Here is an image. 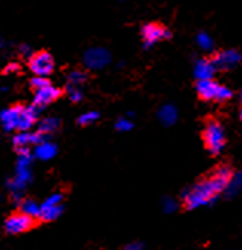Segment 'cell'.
I'll list each match as a JSON object with an SVG mask.
<instances>
[{
  "label": "cell",
  "instance_id": "obj_1",
  "mask_svg": "<svg viewBox=\"0 0 242 250\" xmlns=\"http://www.w3.org/2000/svg\"><path fill=\"white\" fill-rule=\"evenodd\" d=\"M233 170L228 166H219L210 177L196 183L192 188H185L181 192V200L187 210H195L204 206H213L219 195L224 192L228 180L232 178Z\"/></svg>",
  "mask_w": 242,
  "mask_h": 250
},
{
  "label": "cell",
  "instance_id": "obj_2",
  "mask_svg": "<svg viewBox=\"0 0 242 250\" xmlns=\"http://www.w3.org/2000/svg\"><path fill=\"white\" fill-rule=\"evenodd\" d=\"M5 130H29L37 122V106L14 104L0 114Z\"/></svg>",
  "mask_w": 242,
  "mask_h": 250
},
{
  "label": "cell",
  "instance_id": "obj_3",
  "mask_svg": "<svg viewBox=\"0 0 242 250\" xmlns=\"http://www.w3.org/2000/svg\"><path fill=\"white\" fill-rule=\"evenodd\" d=\"M196 92L205 102H227L233 97V91L213 79L196 80Z\"/></svg>",
  "mask_w": 242,
  "mask_h": 250
},
{
  "label": "cell",
  "instance_id": "obj_4",
  "mask_svg": "<svg viewBox=\"0 0 242 250\" xmlns=\"http://www.w3.org/2000/svg\"><path fill=\"white\" fill-rule=\"evenodd\" d=\"M202 138H204L205 147L208 149V152H210L212 155H219L225 147L224 127L216 120H212L205 125L204 132H202Z\"/></svg>",
  "mask_w": 242,
  "mask_h": 250
},
{
  "label": "cell",
  "instance_id": "obj_5",
  "mask_svg": "<svg viewBox=\"0 0 242 250\" xmlns=\"http://www.w3.org/2000/svg\"><path fill=\"white\" fill-rule=\"evenodd\" d=\"M141 39H142V48L150 49L161 40L172 39V32L166 26L160 23H146L141 28Z\"/></svg>",
  "mask_w": 242,
  "mask_h": 250
},
{
  "label": "cell",
  "instance_id": "obj_6",
  "mask_svg": "<svg viewBox=\"0 0 242 250\" xmlns=\"http://www.w3.org/2000/svg\"><path fill=\"white\" fill-rule=\"evenodd\" d=\"M36 226V218L25 212L11 213L5 221V230L11 235H19L31 230Z\"/></svg>",
  "mask_w": 242,
  "mask_h": 250
},
{
  "label": "cell",
  "instance_id": "obj_7",
  "mask_svg": "<svg viewBox=\"0 0 242 250\" xmlns=\"http://www.w3.org/2000/svg\"><path fill=\"white\" fill-rule=\"evenodd\" d=\"M111 52L104 48H100V46H95V48H91L84 52V57H83V63L87 69H94V71H98V69H103L106 68L109 63H111Z\"/></svg>",
  "mask_w": 242,
  "mask_h": 250
},
{
  "label": "cell",
  "instance_id": "obj_8",
  "mask_svg": "<svg viewBox=\"0 0 242 250\" xmlns=\"http://www.w3.org/2000/svg\"><path fill=\"white\" fill-rule=\"evenodd\" d=\"M54 59L49 52L46 51H39L36 54H32L29 59V69L32 71L34 75H41V77H46L54 71Z\"/></svg>",
  "mask_w": 242,
  "mask_h": 250
},
{
  "label": "cell",
  "instance_id": "obj_9",
  "mask_svg": "<svg viewBox=\"0 0 242 250\" xmlns=\"http://www.w3.org/2000/svg\"><path fill=\"white\" fill-rule=\"evenodd\" d=\"M212 62L218 71H228L236 68L242 62V54L238 49H224L221 52H216L212 57Z\"/></svg>",
  "mask_w": 242,
  "mask_h": 250
},
{
  "label": "cell",
  "instance_id": "obj_10",
  "mask_svg": "<svg viewBox=\"0 0 242 250\" xmlns=\"http://www.w3.org/2000/svg\"><path fill=\"white\" fill-rule=\"evenodd\" d=\"M34 91H36V94H34V106H37V107L48 106L52 102H56L61 95V91L59 88H54V86H51V83L46 84V86H43V88L34 89Z\"/></svg>",
  "mask_w": 242,
  "mask_h": 250
},
{
  "label": "cell",
  "instance_id": "obj_11",
  "mask_svg": "<svg viewBox=\"0 0 242 250\" xmlns=\"http://www.w3.org/2000/svg\"><path fill=\"white\" fill-rule=\"evenodd\" d=\"M216 68L212 62V59H196L193 63V75L196 80H207L213 79L216 74Z\"/></svg>",
  "mask_w": 242,
  "mask_h": 250
},
{
  "label": "cell",
  "instance_id": "obj_12",
  "mask_svg": "<svg viewBox=\"0 0 242 250\" xmlns=\"http://www.w3.org/2000/svg\"><path fill=\"white\" fill-rule=\"evenodd\" d=\"M43 140H46V134L40 132H28V130H20L14 137V146L19 147H29L31 145H39Z\"/></svg>",
  "mask_w": 242,
  "mask_h": 250
},
{
  "label": "cell",
  "instance_id": "obj_13",
  "mask_svg": "<svg viewBox=\"0 0 242 250\" xmlns=\"http://www.w3.org/2000/svg\"><path fill=\"white\" fill-rule=\"evenodd\" d=\"M158 120L162 126H173L175 123L178 122V118H180V112H178V107L172 104V103H166V104H162L160 109H158Z\"/></svg>",
  "mask_w": 242,
  "mask_h": 250
},
{
  "label": "cell",
  "instance_id": "obj_14",
  "mask_svg": "<svg viewBox=\"0 0 242 250\" xmlns=\"http://www.w3.org/2000/svg\"><path fill=\"white\" fill-rule=\"evenodd\" d=\"M63 212V206L61 204H46V203H43L40 206V215H39V218L41 221H54V220H57L60 213Z\"/></svg>",
  "mask_w": 242,
  "mask_h": 250
},
{
  "label": "cell",
  "instance_id": "obj_15",
  "mask_svg": "<svg viewBox=\"0 0 242 250\" xmlns=\"http://www.w3.org/2000/svg\"><path fill=\"white\" fill-rule=\"evenodd\" d=\"M241 192H242V172H236V173L233 172V175L228 180L222 193L227 198H235Z\"/></svg>",
  "mask_w": 242,
  "mask_h": 250
},
{
  "label": "cell",
  "instance_id": "obj_16",
  "mask_svg": "<svg viewBox=\"0 0 242 250\" xmlns=\"http://www.w3.org/2000/svg\"><path fill=\"white\" fill-rule=\"evenodd\" d=\"M57 154V146L51 141L43 140L41 143L36 145V157L40 160H51Z\"/></svg>",
  "mask_w": 242,
  "mask_h": 250
},
{
  "label": "cell",
  "instance_id": "obj_17",
  "mask_svg": "<svg viewBox=\"0 0 242 250\" xmlns=\"http://www.w3.org/2000/svg\"><path fill=\"white\" fill-rule=\"evenodd\" d=\"M196 45L200 46V49H202L204 52H213L215 49V40L212 39V36L205 31H201L196 34Z\"/></svg>",
  "mask_w": 242,
  "mask_h": 250
},
{
  "label": "cell",
  "instance_id": "obj_18",
  "mask_svg": "<svg viewBox=\"0 0 242 250\" xmlns=\"http://www.w3.org/2000/svg\"><path fill=\"white\" fill-rule=\"evenodd\" d=\"M59 127H60V120L57 117H48V118H45V120H41L39 125V130L43 134L56 132Z\"/></svg>",
  "mask_w": 242,
  "mask_h": 250
},
{
  "label": "cell",
  "instance_id": "obj_19",
  "mask_svg": "<svg viewBox=\"0 0 242 250\" xmlns=\"http://www.w3.org/2000/svg\"><path fill=\"white\" fill-rule=\"evenodd\" d=\"M20 210L21 212H25L31 216H34V218H39V215H40V206L34 201V200H23L20 204Z\"/></svg>",
  "mask_w": 242,
  "mask_h": 250
},
{
  "label": "cell",
  "instance_id": "obj_20",
  "mask_svg": "<svg viewBox=\"0 0 242 250\" xmlns=\"http://www.w3.org/2000/svg\"><path fill=\"white\" fill-rule=\"evenodd\" d=\"M161 208H162V212L166 215H172V213H175L180 209V201L172 198V197H166V198H162V201H161Z\"/></svg>",
  "mask_w": 242,
  "mask_h": 250
},
{
  "label": "cell",
  "instance_id": "obj_21",
  "mask_svg": "<svg viewBox=\"0 0 242 250\" xmlns=\"http://www.w3.org/2000/svg\"><path fill=\"white\" fill-rule=\"evenodd\" d=\"M86 80H87V74L84 71H80V69H75V71L69 72V75H68V82L72 86H80Z\"/></svg>",
  "mask_w": 242,
  "mask_h": 250
},
{
  "label": "cell",
  "instance_id": "obj_22",
  "mask_svg": "<svg viewBox=\"0 0 242 250\" xmlns=\"http://www.w3.org/2000/svg\"><path fill=\"white\" fill-rule=\"evenodd\" d=\"M98 118H100V114L97 111H89V112H84L83 115L79 117V125L81 126H89L92 123H95Z\"/></svg>",
  "mask_w": 242,
  "mask_h": 250
},
{
  "label": "cell",
  "instance_id": "obj_23",
  "mask_svg": "<svg viewBox=\"0 0 242 250\" xmlns=\"http://www.w3.org/2000/svg\"><path fill=\"white\" fill-rule=\"evenodd\" d=\"M66 92L69 94V99H71V102H74V103H79V102H81V99H83V94H81V91L79 89V86L68 84V86H66Z\"/></svg>",
  "mask_w": 242,
  "mask_h": 250
},
{
  "label": "cell",
  "instance_id": "obj_24",
  "mask_svg": "<svg viewBox=\"0 0 242 250\" xmlns=\"http://www.w3.org/2000/svg\"><path fill=\"white\" fill-rule=\"evenodd\" d=\"M134 127V123H132L127 117H121L115 123V129L120 130V132H129V130Z\"/></svg>",
  "mask_w": 242,
  "mask_h": 250
},
{
  "label": "cell",
  "instance_id": "obj_25",
  "mask_svg": "<svg viewBox=\"0 0 242 250\" xmlns=\"http://www.w3.org/2000/svg\"><path fill=\"white\" fill-rule=\"evenodd\" d=\"M46 84H49V82H48L45 77H41V75H36V77L31 80V86H32L34 89L43 88V86H46Z\"/></svg>",
  "mask_w": 242,
  "mask_h": 250
},
{
  "label": "cell",
  "instance_id": "obj_26",
  "mask_svg": "<svg viewBox=\"0 0 242 250\" xmlns=\"http://www.w3.org/2000/svg\"><path fill=\"white\" fill-rule=\"evenodd\" d=\"M63 198H64V195L60 193V192H57V193H52L45 203H46V204H61Z\"/></svg>",
  "mask_w": 242,
  "mask_h": 250
},
{
  "label": "cell",
  "instance_id": "obj_27",
  "mask_svg": "<svg viewBox=\"0 0 242 250\" xmlns=\"http://www.w3.org/2000/svg\"><path fill=\"white\" fill-rule=\"evenodd\" d=\"M124 249L126 250H142V249H144V244H142L141 241H134V243L126 244Z\"/></svg>",
  "mask_w": 242,
  "mask_h": 250
},
{
  "label": "cell",
  "instance_id": "obj_28",
  "mask_svg": "<svg viewBox=\"0 0 242 250\" xmlns=\"http://www.w3.org/2000/svg\"><path fill=\"white\" fill-rule=\"evenodd\" d=\"M17 71H19V64L17 63H9L8 68L5 69V74H14Z\"/></svg>",
  "mask_w": 242,
  "mask_h": 250
},
{
  "label": "cell",
  "instance_id": "obj_29",
  "mask_svg": "<svg viewBox=\"0 0 242 250\" xmlns=\"http://www.w3.org/2000/svg\"><path fill=\"white\" fill-rule=\"evenodd\" d=\"M239 118L242 120V107H241V111H239Z\"/></svg>",
  "mask_w": 242,
  "mask_h": 250
},
{
  "label": "cell",
  "instance_id": "obj_30",
  "mask_svg": "<svg viewBox=\"0 0 242 250\" xmlns=\"http://www.w3.org/2000/svg\"><path fill=\"white\" fill-rule=\"evenodd\" d=\"M239 97H241V102H242V91H241V95Z\"/></svg>",
  "mask_w": 242,
  "mask_h": 250
},
{
  "label": "cell",
  "instance_id": "obj_31",
  "mask_svg": "<svg viewBox=\"0 0 242 250\" xmlns=\"http://www.w3.org/2000/svg\"><path fill=\"white\" fill-rule=\"evenodd\" d=\"M0 45H2V40H0Z\"/></svg>",
  "mask_w": 242,
  "mask_h": 250
}]
</instances>
